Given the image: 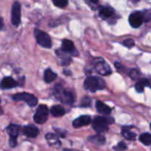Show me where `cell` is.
<instances>
[{"label": "cell", "mask_w": 151, "mask_h": 151, "mask_svg": "<svg viewBox=\"0 0 151 151\" xmlns=\"http://www.w3.org/2000/svg\"><path fill=\"white\" fill-rule=\"evenodd\" d=\"M56 54L62 59V65L63 66H66V65H69L71 62V58L69 56H66V52H64L63 51H60V50H57L56 51Z\"/></svg>", "instance_id": "cell-22"}, {"label": "cell", "mask_w": 151, "mask_h": 151, "mask_svg": "<svg viewBox=\"0 0 151 151\" xmlns=\"http://www.w3.org/2000/svg\"><path fill=\"white\" fill-rule=\"evenodd\" d=\"M96 109H97V111L100 114H103L105 115H109L111 113L112 109H111L109 106H108L107 105L105 104L104 103H103L100 100H97L96 101Z\"/></svg>", "instance_id": "cell-16"}, {"label": "cell", "mask_w": 151, "mask_h": 151, "mask_svg": "<svg viewBox=\"0 0 151 151\" xmlns=\"http://www.w3.org/2000/svg\"><path fill=\"white\" fill-rule=\"evenodd\" d=\"M4 27V21H3L2 17L0 16V31L3 29Z\"/></svg>", "instance_id": "cell-30"}, {"label": "cell", "mask_w": 151, "mask_h": 151, "mask_svg": "<svg viewBox=\"0 0 151 151\" xmlns=\"http://www.w3.org/2000/svg\"><path fill=\"white\" fill-rule=\"evenodd\" d=\"M34 34H35V37L37 41V43L39 45L44 47V48H51V38H50V35L47 32H44V31H41V29H35V31H34Z\"/></svg>", "instance_id": "cell-5"}, {"label": "cell", "mask_w": 151, "mask_h": 151, "mask_svg": "<svg viewBox=\"0 0 151 151\" xmlns=\"http://www.w3.org/2000/svg\"><path fill=\"white\" fill-rule=\"evenodd\" d=\"M123 45L125 46L126 47H128V48H131V47H133L135 45V42H134V41L133 39L128 38V39L125 40L123 41Z\"/></svg>", "instance_id": "cell-28"}, {"label": "cell", "mask_w": 151, "mask_h": 151, "mask_svg": "<svg viewBox=\"0 0 151 151\" xmlns=\"http://www.w3.org/2000/svg\"><path fill=\"white\" fill-rule=\"evenodd\" d=\"M53 94L57 100L66 104H72L75 101L74 94L71 91L64 89L60 84H58L55 86Z\"/></svg>", "instance_id": "cell-1"}, {"label": "cell", "mask_w": 151, "mask_h": 151, "mask_svg": "<svg viewBox=\"0 0 151 151\" xmlns=\"http://www.w3.org/2000/svg\"><path fill=\"white\" fill-rule=\"evenodd\" d=\"M128 74H129V76L131 77V79L133 80L137 79L140 76V72L137 69H132V70L130 71Z\"/></svg>", "instance_id": "cell-26"}, {"label": "cell", "mask_w": 151, "mask_h": 151, "mask_svg": "<svg viewBox=\"0 0 151 151\" xmlns=\"http://www.w3.org/2000/svg\"><path fill=\"white\" fill-rule=\"evenodd\" d=\"M18 86L17 81L13 79L12 77H5L1 80L0 83V88L1 89H9V88H15Z\"/></svg>", "instance_id": "cell-13"}, {"label": "cell", "mask_w": 151, "mask_h": 151, "mask_svg": "<svg viewBox=\"0 0 151 151\" xmlns=\"http://www.w3.org/2000/svg\"><path fill=\"white\" fill-rule=\"evenodd\" d=\"M13 100L16 101H24L30 107H33L38 104V99L32 94L27 92L17 93L13 94L12 97Z\"/></svg>", "instance_id": "cell-4"}, {"label": "cell", "mask_w": 151, "mask_h": 151, "mask_svg": "<svg viewBox=\"0 0 151 151\" xmlns=\"http://www.w3.org/2000/svg\"><path fill=\"white\" fill-rule=\"evenodd\" d=\"M142 14L143 22L145 21V22H147L150 19L151 15H150V10H145V11H144V12H142Z\"/></svg>", "instance_id": "cell-29"}, {"label": "cell", "mask_w": 151, "mask_h": 151, "mask_svg": "<svg viewBox=\"0 0 151 151\" xmlns=\"http://www.w3.org/2000/svg\"><path fill=\"white\" fill-rule=\"evenodd\" d=\"M114 13V10L109 6H102L99 8V16L102 19H110Z\"/></svg>", "instance_id": "cell-15"}, {"label": "cell", "mask_w": 151, "mask_h": 151, "mask_svg": "<svg viewBox=\"0 0 151 151\" xmlns=\"http://www.w3.org/2000/svg\"><path fill=\"white\" fill-rule=\"evenodd\" d=\"M52 3L56 7L63 8V7H65L66 6H67L69 2H68V1H63V0H53Z\"/></svg>", "instance_id": "cell-25"}, {"label": "cell", "mask_w": 151, "mask_h": 151, "mask_svg": "<svg viewBox=\"0 0 151 151\" xmlns=\"http://www.w3.org/2000/svg\"><path fill=\"white\" fill-rule=\"evenodd\" d=\"M21 4L18 1H15L12 6L11 10V22L15 27L19 26L21 24Z\"/></svg>", "instance_id": "cell-8"}, {"label": "cell", "mask_w": 151, "mask_h": 151, "mask_svg": "<svg viewBox=\"0 0 151 151\" xmlns=\"http://www.w3.org/2000/svg\"><path fill=\"white\" fill-rule=\"evenodd\" d=\"M129 23L131 26L134 28H139L142 26L143 23V17L142 12H133L129 16Z\"/></svg>", "instance_id": "cell-10"}, {"label": "cell", "mask_w": 151, "mask_h": 151, "mask_svg": "<svg viewBox=\"0 0 151 151\" xmlns=\"http://www.w3.org/2000/svg\"><path fill=\"white\" fill-rule=\"evenodd\" d=\"M145 86L150 87V81L147 79H143L140 80L139 82H137L135 85V88L136 91L139 93H142L144 91Z\"/></svg>", "instance_id": "cell-19"}, {"label": "cell", "mask_w": 151, "mask_h": 151, "mask_svg": "<svg viewBox=\"0 0 151 151\" xmlns=\"http://www.w3.org/2000/svg\"><path fill=\"white\" fill-rule=\"evenodd\" d=\"M3 114V111L1 109V108H0V115H1Z\"/></svg>", "instance_id": "cell-32"}, {"label": "cell", "mask_w": 151, "mask_h": 151, "mask_svg": "<svg viewBox=\"0 0 151 151\" xmlns=\"http://www.w3.org/2000/svg\"><path fill=\"white\" fill-rule=\"evenodd\" d=\"M63 73H64L65 75H72V73H71V72H69V70H64V71H63Z\"/></svg>", "instance_id": "cell-31"}, {"label": "cell", "mask_w": 151, "mask_h": 151, "mask_svg": "<svg viewBox=\"0 0 151 151\" xmlns=\"http://www.w3.org/2000/svg\"><path fill=\"white\" fill-rule=\"evenodd\" d=\"M50 112L53 116L60 117V116H63L65 114V109L63 106L57 105V106H54L51 108Z\"/></svg>", "instance_id": "cell-17"}, {"label": "cell", "mask_w": 151, "mask_h": 151, "mask_svg": "<svg viewBox=\"0 0 151 151\" xmlns=\"http://www.w3.org/2000/svg\"><path fill=\"white\" fill-rule=\"evenodd\" d=\"M20 127L15 124H10L7 128V132L10 136L9 145L11 147H15L17 145V138L19 134Z\"/></svg>", "instance_id": "cell-7"}, {"label": "cell", "mask_w": 151, "mask_h": 151, "mask_svg": "<svg viewBox=\"0 0 151 151\" xmlns=\"http://www.w3.org/2000/svg\"><path fill=\"white\" fill-rule=\"evenodd\" d=\"M114 122V119L111 117L96 116L92 122V127L94 131L98 134L106 132L109 130V125Z\"/></svg>", "instance_id": "cell-3"}, {"label": "cell", "mask_w": 151, "mask_h": 151, "mask_svg": "<svg viewBox=\"0 0 151 151\" xmlns=\"http://www.w3.org/2000/svg\"><path fill=\"white\" fill-rule=\"evenodd\" d=\"M94 66L96 72H98L100 75L105 76V75H109L111 74V69L103 59L99 58L98 60H96Z\"/></svg>", "instance_id": "cell-9"}, {"label": "cell", "mask_w": 151, "mask_h": 151, "mask_svg": "<svg viewBox=\"0 0 151 151\" xmlns=\"http://www.w3.org/2000/svg\"><path fill=\"white\" fill-rule=\"evenodd\" d=\"M139 140L145 145L149 146L151 144V136L149 133H144L139 137Z\"/></svg>", "instance_id": "cell-23"}, {"label": "cell", "mask_w": 151, "mask_h": 151, "mask_svg": "<svg viewBox=\"0 0 151 151\" xmlns=\"http://www.w3.org/2000/svg\"><path fill=\"white\" fill-rule=\"evenodd\" d=\"M49 116V109L45 105H40L34 115V120L38 124H44L47 122Z\"/></svg>", "instance_id": "cell-6"}, {"label": "cell", "mask_w": 151, "mask_h": 151, "mask_svg": "<svg viewBox=\"0 0 151 151\" xmlns=\"http://www.w3.org/2000/svg\"><path fill=\"white\" fill-rule=\"evenodd\" d=\"M114 149L116 151H124L127 149V145L123 142H120L118 143L117 145L114 147Z\"/></svg>", "instance_id": "cell-27"}, {"label": "cell", "mask_w": 151, "mask_h": 151, "mask_svg": "<svg viewBox=\"0 0 151 151\" xmlns=\"http://www.w3.org/2000/svg\"><path fill=\"white\" fill-rule=\"evenodd\" d=\"M61 50L66 53L70 52L74 56H77L78 55V51L75 49L73 42L69 39H63L62 41Z\"/></svg>", "instance_id": "cell-11"}, {"label": "cell", "mask_w": 151, "mask_h": 151, "mask_svg": "<svg viewBox=\"0 0 151 151\" xmlns=\"http://www.w3.org/2000/svg\"><path fill=\"white\" fill-rule=\"evenodd\" d=\"M57 74L55 73L51 69H46L44 72V81L47 83H50L54 81L57 78Z\"/></svg>", "instance_id": "cell-20"}, {"label": "cell", "mask_w": 151, "mask_h": 151, "mask_svg": "<svg viewBox=\"0 0 151 151\" xmlns=\"http://www.w3.org/2000/svg\"><path fill=\"white\" fill-rule=\"evenodd\" d=\"M91 122V116L88 115H83V116H79L77 119H75L73 121V127L75 128H81V127L86 126V125H89Z\"/></svg>", "instance_id": "cell-12"}, {"label": "cell", "mask_w": 151, "mask_h": 151, "mask_svg": "<svg viewBox=\"0 0 151 151\" xmlns=\"http://www.w3.org/2000/svg\"><path fill=\"white\" fill-rule=\"evenodd\" d=\"M88 140L94 144L97 145H103L106 143V137L100 134L94 136H91L88 138Z\"/></svg>", "instance_id": "cell-18"}, {"label": "cell", "mask_w": 151, "mask_h": 151, "mask_svg": "<svg viewBox=\"0 0 151 151\" xmlns=\"http://www.w3.org/2000/svg\"><path fill=\"white\" fill-rule=\"evenodd\" d=\"M91 105V100L90 97H84L82 99L81 103V106L83 108L86 107H90Z\"/></svg>", "instance_id": "cell-24"}, {"label": "cell", "mask_w": 151, "mask_h": 151, "mask_svg": "<svg viewBox=\"0 0 151 151\" xmlns=\"http://www.w3.org/2000/svg\"><path fill=\"white\" fill-rule=\"evenodd\" d=\"M122 134L126 139L130 140V141H134L136 139V134L130 131L128 127L122 128Z\"/></svg>", "instance_id": "cell-21"}, {"label": "cell", "mask_w": 151, "mask_h": 151, "mask_svg": "<svg viewBox=\"0 0 151 151\" xmlns=\"http://www.w3.org/2000/svg\"><path fill=\"white\" fill-rule=\"evenodd\" d=\"M23 134H24L26 137H29V138H35L39 134V130L37 127H35V125H26L23 128Z\"/></svg>", "instance_id": "cell-14"}, {"label": "cell", "mask_w": 151, "mask_h": 151, "mask_svg": "<svg viewBox=\"0 0 151 151\" xmlns=\"http://www.w3.org/2000/svg\"><path fill=\"white\" fill-rule=\"evenodd\" d=\"M84 88L85 89L91 91V92H95L98 90H102L106 87V82L102 79L101 78L98 77H88L84 81Z\"/></svg>", "instance_id": "cell-2"}]
</instances>
